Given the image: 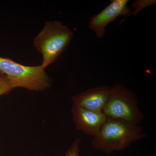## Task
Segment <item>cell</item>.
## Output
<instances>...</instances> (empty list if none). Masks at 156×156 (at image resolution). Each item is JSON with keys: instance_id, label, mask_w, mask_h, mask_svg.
Returning a JSON list of instances; mask_svg holds the SVG:
<instances>
[{"instance_id": "9c48e42d", "label": "cell", "mask_w": 156, "mask_h": 156, "mask_svg": "<svg viewBox=\"0 0 156 156\" xmlns=\"http://www.w3.org/2000/svg\"><path fill=\"white\" fill-rule=\"evenodd\" d=\"M14 89L11 82L5 74L0 76V96L8 94Z\"/></svg>"}, {"instance_id": "30bf717a", "label": "cell", "mask_w": 156, "mask_h": 156, "mask_svg": "<svg viewBox=\"0 0 156 156\" xmlns=\"http://www.w3.org/2000/svg\"><path fill=\"white\" fill-rule=\"evenodd\" d=\"M81 140V137L77 138L68 150L65 156H79Z\"/></svg>"}, {"instance_id": "8992f818", "label": "cell", "mask_w": 156, "mask_h": 156, "mask_svg": "<svg viewBox=\"0 0 156 156\" xmlns=\"http://www.w3.org/2000/svg\"><path fill=\"white\" fill-rule=\"evenodd\" d=\"M73 119L76 130L81 131L93 138L99 134L101 129L107 119L102 112H95L73 105Z\"/></svg>"}, {"instance_id": "8fae6325", "label": "cell", "mask_w": 156, "mask_h": 156, "mask_svg": "<svg viewBox=\"0 0 156 156\" xmlns=\"http://www.w3.org/2000/svg\"><path fill=\"white\" fill-rule=\"evenodd\" d=\"M3 74H3L2 73L1 71H0V76L2 75Z\"/></svg>"}, {"instance_id": "277c9868", "label": "cell", "mask_w": 156, "mask_h": 156, "mask_svg": "<svg viewBox=\"0 0 156 156\" xmlns=\"http://www.w3.org/2000/svg\"><path fill=\"white\" fill-rule=\"evenodd\" d=\"M102 112L108 118L137 125L144 119V115L139 108L136 94L119 83L111 87L110 94Z\"/></svg>"}, {"instance_id": "6da1fadb", "label": "cell", "mask_w": 156, "mask_h": 156, "mask_svg": "<svg viewBox=\"0 0 156 156\" xmlns=\"http://www.w3.org/2000/svg\"><path fill=\"white\" fill-rule=\"evenodd\" d=\"M147 136L139 125L107 117L99 134L92 138L91 144L95 150L109 154L127 149L131 144Z\"/></svg>"}, {"instance_id": "52a82bcc", "label": "cell", "mask_w": 156, "mask_h": 156, "mask_svg": "<svg viewBox=\"0 0 156 156\" xmlns=\"http://www.w3.org/2000/svg\"><path fill=\"white\" fill-rule=\"evenodd\" d=\"M111 92V87L101 86L90 88L72 98L73 105L95 112H102Z\"/></svg>"}, {"instance_id": "3957f363", "label": "cell", "mask_w": 156, "mask_h": 156, "mask_svg": "<svg viewBox=\"0 0 156 156\" xmlns=\"http://www.w3.org/2000/svg\"><path fill=\"white\" fill-rule=\"evenodd\" d=\"M42 66H26L0 56V71L5 75L14 89L20 87L30 91L47 90L51 80Z\"/></svg>"}, {"instance_id": "ba28073f", "label": "cell", "mask_w": 156, "mask_h": 156, "mask_svg": "<svg viewBox=\"0 0 156 156\" xmlns=\"http://www.w3.org/2000/svg\"><path fill=\"white\" fill-rule=\"evenodd\" d=\"M156 2L155 0H138L135 1L131 5V7L133 9H135V11L131 13L129 16L132 14H134V16H136L143 9L147 6L153 5Z\"/></svg>"}, {"instance_id": "5b68a950", "label": "cell", "mask_w": 156, "mask_h": 156, "mask_svg": "<svg viewBox=\"0 0 156 156\" xmlns=\"http://www.w3.org/2000/svg\"><path fill=\"white\" fill-rule=\"evenodd\" d=\"M128 0H112L100 13L90 18L89 28L95 32L97 38L103 37L106 33L107 26L119 16L129 17L131 10L128 6Z\"/></svg>"}, {"instance_id": "7a4b0ae2", "label": "cell", "mask_w": 156, "mask_h": 156, "mask_svg": "<svg viewBox=\"0 0 156 156\" xmlns=\"http://www.w3.org/2000/svg\"><path fill=\"white\" fill-rule=\"evenodd\" d=\"M73 34L60 20L45 23L43 29L34 38V47L43 58L41 65L45 69L54 63L66 49Z\"/></svg>"}]
</instances>
